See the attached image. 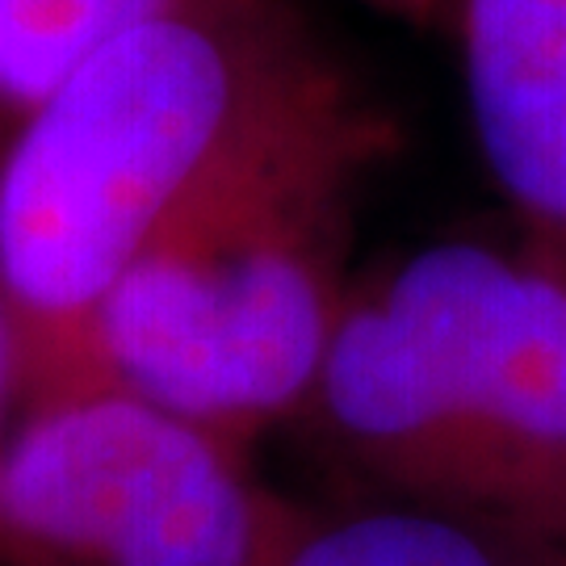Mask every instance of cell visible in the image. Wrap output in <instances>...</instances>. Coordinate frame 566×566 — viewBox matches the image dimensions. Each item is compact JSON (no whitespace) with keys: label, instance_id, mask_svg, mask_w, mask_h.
I'll return each mask as SVG.
<instances>
[{"label":"cell","instance_id":"6da1fadb","mask_svg":"<svg viewBox=\"0 0 566 566\" xmlns=\"http://www.w3.org/2000/svg\"><path fill=\"white\" fill-rule=\"evenodd\" d=\"M340 67L277 0H181L84 55L0 151L21 407L97 386L93 324L139 248Z\"/></svg>","mask_w":566,"mask_h":566},{"label":"cell","instance_id":"7a4b0ae2","mask_svg":"<svg viewBox=\"0 0 566 566\" xmlns=\"http://www.w3.org/2000/svg\"><path fill=\"white\" fill-rule=\"evenodd\" d=\"M348 76L202 185L139 248L93 324V378L252 453L298 424L348 303L365 177L390 151Z\"/></svg>","mask_w":566,"mask_h":566},{"label":"cell","instance_id":"3957f363","mask_svg":"<svg viewBox=\"0 0 566 566\" xmlns=\"http://www.w3.org/2000/svg\"><path fill=\"white\" fill-rule=\"evenodd\" d=\"M298 424L353 495L566 542V277L479 240L357 277Z\"/></svg>","mask_w":566,"mask_h":566},{"label":"cell","instance_id":"277c9868","mask_svg":"<svg viewBox=\"0 0 566 566\" xmlns=\"http://www.w3.org/2000/svg\"><path fill=\"white\" fill-rule=\"evenodd\" d=\"M303 512L248 449L118 386L21 407L0 441V566H285Z\"/></svg>","mask_w":566,"mask_h":566},{"label":"cell","instance_id":"5b68a950","mask_svg":"<svg viewBox=\"0 0 566 566\" xmlns=\"http://www.w3.org/2000/svg\"><path fill=\"white\" fill-rule=\"evenodd\" d=\"M491 181L566 277V0H453Z\"/></svg>","mask_w":566,"mask_h":566},{"label":"cell","instance_id":"8992f818","mask_svg":"<svg viewBox=\"0 0 566 566\" xmlns=\"http://www.w3.org/2000/svg\"><path fill=\"white\" fill-rule=\"evenodd\" d=\"M285 566H566V542L348 491L336 504H306Z\"/></svg>","mask_w":566,"mask_h":566},{"label":"cell","instance_id":"52a82bcc","mask_svg":"<svg viewBox=\"0 0 566 566\" xmlns=\"http://www.w3.org/2000/svg\"><path fill=\"white\" fill-rule=\"evenodd\" d=\"M181 0H0V114L18 122L102 42Z\"/></svg>","mask_w":566,"mask_h":566},{"label":"cell","instance_id":"ba28073f","mask_svg":"<svg viewBox=\"0 0 566 566\" xmlns=\"http://www.w3.org/2000/svg\"><path fill=\"white\" fill-rule=\"evenodd\" d=\"M21 411V357H18V332L9 319V303L0 294V441Z\"/></svg>","mask_w":566,"mask_h":566},{"label":"cell","instance_id":"9c48e42d","mask_svg":"<svg viewBox=\"0 0 566 566\" xmlns=\"http://www.w3.org/2000/svg\"><path fill=\"white\" fill-rule=\"evenodd\" d=\"M369 13H382V18L407 21V25H428L437 21L446 9H453V0H361Z\"/></svg>","mask_w":566,"mask_h":566}]
</instances>
